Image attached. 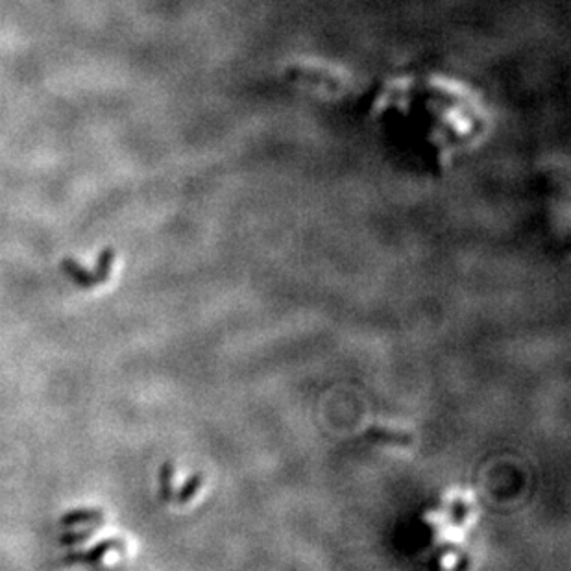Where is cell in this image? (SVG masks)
Returning <instances> with one entry per match:
<instances>
[{
	"instance_id": "1",
	"label": "cell",
	"mask_w": 571,
	"mask_h": 571,
	"mask_svg": "<svg viewBox=\"0 0 571 571\" xmlns=\"http://www.w3.org/2000/svg\"><path fill=\"white\" fill-rule=\"evenodd\" d=\"M111 549H115L119 553H126V543L121 538H106L99 542L94 548H91L86 553H70L67 554V562H87V564H99L104 559V554Z\"/></svg>"
},
{
	"instance_id": "2",
	"label": "cell",
	"mask_w": 571,
	"mask_h": 571,
	"mask_svg": "<svg viewBox=\"0 0 571 571\" xmlns=\"http://www.w3.org/2000/svg\"><path fill=\"white\" fill-rule=\"evenodd\" d=\"M104 519V512L100 508H76L63 514L59 523L63 527H74L81 523H100Z\"/></svg>"
},
{
	"instance_id": "3",
	"label": "cell",
	"mask_w": 571,
	"mask_h": 571,
	"mask_svg": "<svg viewBox=\"0 0 571 571\" xmlns=\"http://www.w3.org/2000/svg\"><path fill=\"white\" fill-rule=\"evenodd\" d=\"M61 268H63V270L72 277V281H74L76 285H80V287H92V285H97V277H94V274H91L87 268H83V266L76 259H72V257H65V259L61 261Z\"/></svg>"
},
{
	"instance_id": "4",
	"label": "cell",
	"mask_w": 571,
	"mask_h": 571,
	"mask_svg": "<svg viewBox=\"0 0 571 571\" xmlns=\"http://www.w3.org/2000/svg\"><path fill=\"white\" fill-rule=\"evenodd\" d=\"M115 250L113 248H104L99 254V259H97V268H94V277H97V283H106L110 279V272L111 266H113V261H115Z\"/></svg>"
},
{
	"instance_id": "5",
	"label": "cell",
	"mask_w": 571,
	"mask_h": 571,
	"mask_svg": "<svg viewBox=\"0 0 571 571\" xmlns=\"http://www.w3.org/2000/svg\"><path fill=\"white\" fill-rule=\"evenodd\" d=\"M94 531H97V527H89L86 531L65 532V534H61V538H59V543H61V545H74V543L86 542V540H89V538L92 537V532Z\"/></svg>"
},
{
	"instance_id": "6",
	"label": "cell",
	"mask_w": 571,
	"mask_h": 571,
	"mask_svg": "<svg viewBox=\"0 0 571 571\" xmlns=\"http://www.w3.org/2000/svg\"><path fill=\"white\" fill-rule=\"evenodd\" d=\"M172 479H174V466L172 464H163L161 468V497L168 501L172 497Z\"/></svg>"
},
{
	"instance_id": "7",
	"label": "cell",
	"mask_w": 571,
	"mask_h": 571,
	"mask_svg": "<svg viewBox=\"0 0 571 571\" xmlns=\"http://www.w3.org/2000/svg\"><path fill=\"white\" fill-rule=\"evenodd\" d=\"M198 486H200V477H198V475H194V477H190V479L187 481V483H185V485H183V488L179 490V496H178L179 501H181V503L189 501V499H190V497H192V494H194V490H197Z\"/></svg>"
}]
</instances>
